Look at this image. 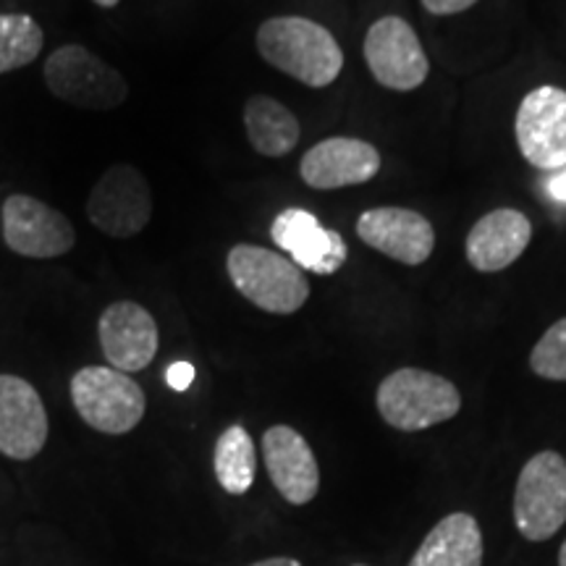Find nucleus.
<instances>
[{"instance_id":"f3484780","label":"nucleus","mask_w":566,"mask_h":566,"mask_svg":"<svg viewBox=\"0 0 566 566\" xmlns=\"http://www.w3.org/2000/svg\"><path fill=\"white\" fill-rule=\"evenodd\" d=\"M533 239V223L525 212L499 208L472 226L467 237V260L480 273H495L514 265Z\"/></svg>"},{"instance_id":"4be33fe9","label":"nucleus","mask_w":566,"mask_h":566,"mask_svg":"<svg viewBox=\"0 0 566 566\" xmlns=\"http://www.w3.org/2000/svg\"><path fill=\"white\" fill-rule=\"evenodd\" d=\"M530 367L546 380H566V317L551 325L530 354Z\"/></svg>"},{"instance_id":"2eb2a0df","label":"nucleus","mask_w":566,"mask_h":566,"mask_svg":"<svg viewBox=\"0 0 566 566\" xmlns=\"http://www.w3.org/2000/svg\"><path fill=\"white\" fill-rule=\"evenodd\" d=\"M271 239L302 271L331 275L346 263V242L338 231L323 229L313 212L289 208L271 223Z\"/></svg>"},{"instance_id":"6ab92c4d","label":"nucleus","mask_w":566,"mask_h":566,"mask_svg":"<svg viewBox=\"0 0 566 566\" xmlns=\"http://www.w3.org/2000/svg\"><path fill=\"white\" fill-rule=\"evenodd\" d=\"M244 126L250 145L265 158H283L292 153L302 134L294 113L265 95H254L247 101Z\"/></svg>"},{"instance_id":"a211bd4d","label":"nucleus","mask_w":566,"mask_h":566,"mask_svg":"<svg viewBox=\"0 0 566 566\" xmlns=\"http://www.w3.org/2000/svg\"><path fill=\"white\" fill-rule=\"evenodd\" d=\"M483 530L472 514L454 512L436 522L409 566H483Z\"/></svg>"},{"instance_id":"f8f14e48","label":"nucleus","mask_w":566,"mask_h":566,"mask_svg":"<svg viewBox=\"0 0 566 566\" xmlns=\"http://www.w3.org/2000/svg\"><path fill=\"white\" fill-rule=\"evenodd\" d=\"M101 346L105 359L113 370L139 373L153 365L160 346V331L155 317L137 302H113L103 310L101 323Z\"/></svg>"},{"instance_id":"7ed1b4c3","label":"nucleus","mask_w":566,"mask_h":566,"mask_svg":"<svg viewBox=\"0 0 566 566\" xmlns=\"http://www.w3.org/2000/svg\"><path fill=\"white\" fill-rule=\"evenodd\" d=\"M226 271L237 292L265 313L294 315L310 300L302 268L265 247L237 244L226 258Z\"/></svg>"},{"instance_id":"9b49d317","label":"nucleus","mask_w":566,"mask_h":566,"mask_svg":"<svg viewBox=\"0 0 566 566\" xmlns=\"http://www.w3.org/2000/svg\"><path fill=\"white\" fill-rule=\"evenodd\" d=\"M48 412L38 388L19 375H0V454L30 462L45 449Z\"/></svg>"},{"instance_id":"bb28decb","label":"nucleus","mask_w":566,"mask_h":566,"mask_svg":"<svg viewBox=\"0 0 566 566\" xmlns=\"http://www.w3.org/2000/svg\"><path fill=\"white\" fill-rule=\"evenodd\" d=\"M97 6H103V9H113V6H118L122 3V0H95Z\"/></svg>"},{"instance_id":"6e6552de","label":"nucleus","mask_w":566,"mask_h":566,"mask_svg":"<svg viewBox=\"0 0 566 566\" xmlns=\"http://www.w3.org/2000/svg\"><path fill=\"white\" fill-rule=\"evenodd\" d=\"M3 242L11 252L32 260H53L74 250L76 231L63 212L30 195L3 202Z\"/></svg>"},{"instance_id":"a878e982","label":"nucleus","mask_w":566,"mask_h":566,"mask_svg":"<svg viewBox=\"0 0 566 566\" xmlns=\"http://www.w3.org/2000/svg\"><path fill=\"white\" fill-rule=\"evenodd\" d=\"M250 566H302V564L289 556H273V558H263V562H254Z\"/></svg>"},{"instance_id":"9d476101","label":"nucleus","mask_w":566,"mask_h":566,"mask_svg":"<svg viewBox=\"0 0 566 566\" xmlns=\"http://www.w3.org/2000/svg\"><path fill=\"white\" fill-rule=\"evenodd\" d=\"M516 145L522 158L541 171L566 166V92L537 87L522 97L516 111Z\"/></svg>"},{"instance_id":"412c9836","label":"nucleus","mask_w":566,"mask_h":566,"mask_svg":"<svg viewBox=\"0 0 566 566\" xmlns=\"http://www.w3.org/2000/svg\"><path fill=\"white\" fill-rule=\"evenodd\" d=\"M40 24L27 13H0V74L24 69L42 51Z\"/></svg>"},{"instance_id":"ddd939ff","label":"nucleus","mask_w":566,"mask_h":566,"mask_svg":"<svg viewBox=\"0 0 566 566\" xmlns=\"http://www.w3.org/2000/svg\"><path fill=\"white\" fill-rule=\"evenodd\" d=\"M357 237L405 265H422L436 247L433 223L407 208L365 210L357 221Z\"/></svg>"},{"instance_id":"5701e85b","label":"nucleus","mask_w":566,"mask_h":566,"mask_svg":"<svg viewBox=\"0 0 566 566\" xmlns=\"http://www.w3.org/2000/svg\"><path fill=\"white\" fill-rule=\"evenodd\" d=\"M478 0H422L424 11L436 13V17H451V13H462L472 9Z\"/></svg>"},{"instance_id":"1a4fd4ad","label":"nucleus","mask_w":566,"mask_h":566,"mask_svg":"<svg viewBox=\"0 0 566 566\" xmlns=\"http://www.w3.org/2000/svg\"><path fill=\"white\" fill-rule=\"evenodd\" d=\"M365 61L375 82L396 92L417 90L430 71L420 38L401 17H384L367 30Z\"/></svg>"},{"instance_id":"20e7f679","label":"nucleus","mask_w":566,"mask_h":566,"mask_svg":"<svg viewBox=\"0 0 566 566\" xmlns=\"http://www.w3.org/2000/svg\"><path fill=\"white\" fill-rule=\"evenodd\" d=\"M71 401L92 430L105 436L132 433L147 409L145 391L132 375L90 365L71 378Z\"/></svg>"},{"instance_id":"0eeeda50","label":"nucleus","mask_w":566,"mask_h":566,"mask_svg":"<svg viewBox=\"0 0 566 566\" xmlns=\"http://www.w3.org/2000/svg\"><path fill=\"white\" fill-rule=\"evenodd\" d=\"M87 216L95 229L113 239L137 237L153 216L150 184L129 163H116L92 187Z\"/></svg>"},{"instance_id":"dca6fc26","label":"nucleus","mask_w":566,"mask_h":566,"mask_svg":"<svg viewBox=\"0 0 566 566\" xmlns=\"http://www.w3.org/2000/svg\"><path fill=\"white\" fill-rule=\"evenodd\" d=\"M380 155L370 142L357 137H331L317 142L300 163L302 181L313 189H342L378 176Z\"/></svg>"},{"instance_id":"393cba45","label":"nucleus","mask_w":566,"mask_h":566,"mask_svg":"<svg viewBox=\"0 0 566 566\" xmlns=\"http://www.w3.org/2000/svg\"><path fill=\"white\" fill-rule=\"evenodd\" d=\"M548 195L554 197L556 202H564L566 205V166L558 168V171L551 176L548 181Z\"/></svg>"},{"instance_id":"39448f33","label":"nucleus","mask_w":566,"mask_h":566,"mask_svg":"<svg viewBox=\"0 0 566 566\" xmlns=\"http://www.w3.org/2000/svg\"><path fill=\"white\" fill-rule=\"evenodd\" d=\"M514 522L530 543L551 541L566 522V459L541 451L522 467L514 488Z\"/></svg>"},{"instance_id":"b1692460","label":"nucleus","mask_w":566,"mask_h":566,"mask_svg":"<svg viewBox=\"0 0 566 566\" xmlns=\"http://www.w3.org/2000/svg\"><path fill=\"white\" fill-rule=\"evenodd\" d=\"M195 378V367L187 365V363H176L168 367V384H171L176 391H187L189 384H192Z\"/></svg>"},{"instance_id":"423d86ee","label":"nucleus","mask_w":566,"mask_h":566,"mask_svg":"<svg viewBox=\"0 0 566 566\" xmlns=\"http://www.w3.org/2000/svg\"><path fill=\"white\" fill-rule=\"evenodd\" d=\"M45 84L59 101L84 111H111L129 95L124 74L84 45H63L48 55Z\"/></svg>"},{"instance_id":"4468645a","label":"nucleus","mask_w":566,"mask_h":566,"mask_svg":"<svg viewBox=\"0 0 566 566\" xmlns=\"http://www.w3.org/2000/svg\"><path fill=\"white\" fill-rule=\"evenodd\" d=\"M263 459L275 491L292 506H304L321 491V467L307 438L289 424H273L263 436Z\"/></svg>"},{"instance_id":"f03ea898","label":"nucleus","mask_w":566,"mask_h":566,"mask_svg":"<svg viewBox=\"0 0 566 566\" xmlns=\"http://www.w3.org/2000/svg\"><path fill=\"white\" fill-rule=\"evenodd\" d=\"M375 407L391 428L401 433H420L457 417L462 409V396L443 375L420 367H401L386 375L378 386Z\"/></svg>"},{"instance_id":"f257e3e1","label":"nucleus","mask_w":566,"mask_h":566,"mask_svg":"<svg viewBox=\"0 0 566 566\" xmlns=\"http://www.w3.org/2000/svg\"><path fill=\"white\" fill-rule=\"evenodd\" d=\"M258 51L283 74L313 90L336 82L344 69V51L334 34L304 17H273L258 30Z\"/></svg>"},{"instance_id":"aec40b11","label":"nucleus","mask_w":566,"mask_h":566,"mask_svg":"<svg viewBox=\"0 0 566 566\" xmlns=\"http://www.w3.org/2000/svg\"><path fill=\"white\" fill-rule=\"evenodd\" d=\"M212 467H216V478L226 493L244 495L250 491L254 472H258V454H254L252 436L242 424H231L218 438Z\"/></svg>"},{"instance_id":"c85d7f7f","label":"nucleus","mask_w":566,"mask_h":566,"mask_svg":"<svg viewBox=\"0 0 566 566\" xmlns=\"http://www.w3.org/2000/svg\"><path fill=\"white\" fill-rule=\"evenodd\" d=\"M354 566H367V564H354Z\"/></svg>"},{"instance_id":"cd10ccee","label":"nucleus","mask_w":566,"mask_h":566,"mask_svg":"<svg viewBox=\"0 0 566 566\" xmlns=\"http://www.w3.org/2000/svg\"><path fill=\"white\" fill-rule=\"evenodd\" d=\"M558 566H566V541L562 543V548H558Z\"/></svg>"}]
</instances>
